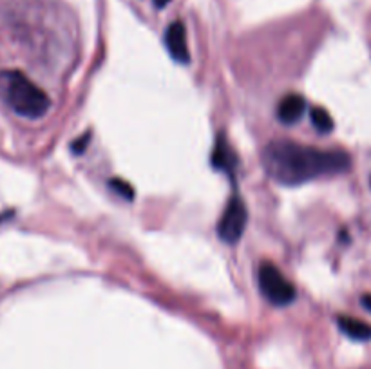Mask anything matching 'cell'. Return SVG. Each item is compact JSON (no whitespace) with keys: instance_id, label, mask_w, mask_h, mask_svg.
Masks as SVG:
<instances>
[{"instance_id":"cell-1","label":"cell","mask_w":371,"mask_h":369,"mask_svg":"<svg viewBox=\"0 0 371 369\" xmlns=\"http://www.w3.org/2000/svg\"><path fill=\"white\" fill-rule=\"evenodd\" d=\"M261 163L272 179L296 187L321 176L346 172L351 159L342 150H321L290 140H277L264 147Z\"/></svg>"},{"instance_id":"cell-2","label":"cell","mask_w":371,"mask_h":369,"mask_svg":"<svg viewBox=\"0 0 371 369\" xmlns=\"http://www.w3.org/2000/svg\"><path fill=\"white\" fill-rule=\"evenodd\" d=\"M0 92L13 112L28 120L42 118L51 107L49 96L20 71L0 73Z\"/></svg>"},{"instance_id":"cell-3","label":"cell","mask_w":371,"mask_h":369,"mask_svg":"<svg viewBox=\"0 0 371 369\" xmlns=\"http://www.w3.org/2000/svg\"><path fill=\"white\" fill-rule=\"evenodd\" d=\"M257 281L264 299L274 306H288L296 299V288L292 286V282L286 281L281 270L272 262H263L259 266Z\"/></svg>"},{"instance_id":"cell-4","label":"cell","mask_w":371,"mask_h":369,"mask_svg":"<svg viewBox=\"0 0 371 369\" xmlns=\"http://www.w3.org/2000/svg\"><path fill=\"white\" fill-rule=\"evenodd\" d=\"M246 221H248V212H246L245 203L239 200L238 195H233L232 200L226 203L221 219L217 223V234H219L223 243L236 245L245 232Z\"/></svg>"},{"instance_id":"cell-5","label":"cell","mask_w":371,"mask_h":369,"mask_svg":"<svg viewBox=\"0 0 371 369\" xmlns=\"http://www.w3.org/2000/svg\"><path fill=\"white\" fill-rule=\"evenodd\" d=\"M165 47L169 54L176 62L188 63L190 62V53L187 46V33H185V25L180 20L172 22L165 31Z\"/></svg>"},{"instance_id":"cell-6","label":"cell","mask_w":371,"mask_h":369,"mask_svg":"<svg viewBox=\"0 0 371 369\" xmlns=\"http://www.w3.org/2000/svg\"><path fill=\"white\" fill-rule=\"evenodd\" d=\"M306 109L305 98L300 95H286L283 100L277 105V118H279L283 123L292 125L296 121L300 120L303 112Z\"/></svg>"},{"instance_id":"cell-7","label":"cell","mask_w":371,"mask_h":369,"mask_svg":"<svg viewBox=\"0 0 371 369\" xmlns=\"http://www.w3.org/2000/svg\"><path fill=\"white\" fill-rule=\"evenodd\" d=\"M337 324H339V329H341L344 335L350 337V339L360 340V342L371 340V326L367 322H364V320L342 315L337 319Z\"/></svg>"},{"instance_id":"cell-8","label":"cell","mask_w":371,"mask_h":369,"mask_svg":"<svg viewBox=\"0 0 371 369\" xmlns=\"http://www.w3.org/2000/svg\"><path fill=\"white\" fill-rule=\"evenodd\" d=\"M212 165L219 170H226V172L233 170V165H236V156L223 136H219L216 147H214Z\"/></svg>"},{"instance_id":"cell-9","label":"cell","mask_w":371,"mask_h":369,"mask_svg":"<svg viewBox=\"0 0 371 369\" xmlns=\"http://www.w3.org/2000/svg\"><path fill=\"white\" fill-rule=\"evenodd\" d=\"M310 118H312V123L315 127V131L321 134H328L334 131V120L329 116L328 112L322 107H315L310 112Z\"/></svg>"},{"instance_id":"cell-10","label":"cell","mask_w":371,"mask_h":369,"mask_svg":"<svg viewBox=\"0 0 371 369\" xmlns=\"http://www.w3.org/2000/svg\"><path fill=\"white\" fill-rule=\"evenodd\" d=\"M109 185H111V188H113V190H116L118 194L123 198V200L130 201L134 198L133 187H130L127 181H121V179H111V181H109Z\"/></svg>"},{"instance_id":"cell-11","label":"cell","mask_w":371,"mask_h":369,"mask_svg":"<svg viewBox=\"0 0 371 369\" xmlns=\"http://www.w3.org/2000/svg\"><path fill=\"white\" fill-rule=\"evenodd\" d=\"M87 140H89V136L78 138V140H76L75 143H73V152H75V154L84 152V149H85V147H87Z\"/></svg>"},{"instance_id":"cell-12","label":"cell","mask_w":371,"mask_h":369,"mask_svg":"<svg viewBox=\"0 0 371 369\" xmlns=\"http://www.w3.org/2000/svg\"><path fill=\"white\" fill-rule=\"evenodd\" d=\"M363 304L367 311H371V295H364L363 297Z\"/></svg>"},{"instance_id":"cell-13","label":"cell","mask_w":371,"mask_h":369,"mask_svg":"<svg viewBox=\"0 0 371 369\" xmlns=\"http://www.w3.org/2000/svg\"><path fill=\"white\" fill-rule=\"evenodd\" d=\"M154 4L158 6V8H165V6L169 4V0H154Z\"/></svg>"}]
</instances>
